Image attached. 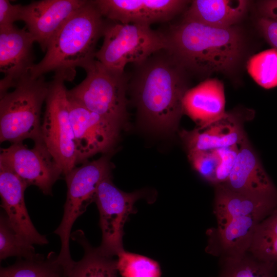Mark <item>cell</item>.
I'll use <instances>...</instances> for the list:
<instances>
[{"label": "cell", "instance_id": "obj_1", "mask_svg": "<svg viewBox=\"0 0 277 277\" xmlns=\"http://www.w3.org/2000/svg\"><path fill=\"white\" fill-rule=\"evenodd\" d=\"M186 72L166 48L134 64L128 90L138 117L147 125L165 133L177 128L189 89Z\"/></svg>", "mask_w": 277, "mask_h": 277}, {"label": "cell", "instance_id": "obj_2", "mask_svg": "<svg viewBox=\"0 0 277 277\" xmlns=\"http://www.w3.org/2000/svg\"><path fill=\"white\" fill-rule=\"evenodd\" d=\"M166 49L186 71L208 74L233 68L242 51V39L233 27L217 28L183 19L163 33Z\"/></svg>", "mask_w": 277, "mask_h": 277}, {"label": "cell", "instance_id": "obj_3", "mask_svg": "<svg viewBox=\"0 0 277 277\" xmlns=\"http://www.w3.org/2000/svg\"><path fill=\"white\" fill-rule=\"evenodd\" d=\"M106 23L94 1H87L51 39L44 57L31 68V77L53 71L65 81H72L76 67L83 68L95 59L96 46Z\"/></svg>", "mask_w": 277, "mask_h": 277}, {"label": "cell", "instance_id": "obj_4", "mask_svg": "<svg viewBox=\"0 0 277 277\" xmlns=\"http://www.w3.org/2000/svg\"><path fill=\"white\" fill-rule=\"evenodd\" d=\"M44 76L22 80L14 90L1 95L0 142H42L41 109L48 92Z\"/></svg>", "mask_w": 277, "mask_h": 277}, {"label": "cell", "instance_id": "obj_5", "mask_svg": "<svg viewBox=\"0 0 277 277\" xmlns=\"http://www.w3.org/2000/svg\"><path fill=\"white\" fill-rule=\"evenodd\" d=\"M86 78L68 90L71 99L122 127L127 119L128 75L110 69L96 59L83 68Z\"/></svg>", "mask_w": 277, "mask_h": 277}, {"label": "cell", "instance_id": "obj_6", "mask_svg": "<svg viewBox=\"0 0 277 277\" xmlns=\"http://www.w3.org/2000/svg\"><path fill=\"white\" fill-rule=\"evenodd\" d=\"M103 37V44L95 58L118 71H125L128 64L140 63L167 47L163 33L146 25L123 24L106 19Z\"/></svg>", "mask_w": 277, "mask_h": 277}, {"label": "cell", "instance_id": "obj_7", "mask_svg": "<svg viewBox=\"0 0 277 277\" xmlns=\"http://www.w3.org/2000/svg\"><path fill=\"white\" fill-rule=\"evenodd\" d=\"M109 159L103 156L91 162H86L75 167L65 175L67 184V197L61 222L54 233L58 235L61 248L58 260L66 268L74 263L70 252L69 240L71 229L76 220L94 202L100 183L111 175Z\"/></svg>", "mask_w": 277, "mask_h": 277}, {"label": "cell", "instance_id": "obj_8", "mask_svg": "<svg viewBox=\"0 0 277 277\" xmlns=\"http://www.w3.org/2000/svg\"><path fill=\"white\" fill-rule=\"evenodd\" d=\"M64 78L54 74L48 83L41 125L42 141L64 176L76 165V152Z\"/></svg>", "mask_w": 277, "mask_h": 277}, {"label": "cell", "instance_id": "obj_9", "mask_svg": "<svg viewBox=\"0 0 277 277\" xmlns=\"http://www.w3.org/2000/svg\"><path fill=\"white\" fill-rule=\"evenodd\" d=\"M143 196V192H124L116 187L111 175L100 184L95 196L100 213V226L102 233L99 250L104 254L117 256L124 250V226L130 214L136 212L135 202Z\"/></svg>", "mask_w": 277, "mask_h": 277}, {"label": "cell", "instance_id": "obj_10", "mask_svg": "<svg viewBox=\"0 0 277 277\" xmlns=\"http://www.w3.org/2000/svg\"><path fill=\"white\" fill-rule=\"evenodd\" d=\"M0 164L13 171L28 186H35L46 195L52 194L53 184L63 174L43 141L34 142L31 149L22 142L1 148Z\"/></svg>", "mask_w": 277, "mask_h": 277}, {"label": "cell", "instance_id": "obj_11", "mask_svg": "<svg viewBox=\"0 0 277 277\" xmlns=\"http://www.w3.org/2000/svg\"><path fill=\"white\" fill-rule=\"evenodd\" d=\"M69 111L76 152V165L106 152L117 141L118 125L69 99Z\"/></svg>", "mask_w": 277, "mask_h": 277}, {"label": "cell", "instance_id": "obj_12", "mask_svg": "<svg viewBox=\"0 0 277 277\" xmlns=\"http://www.w3.org/2000/svg\"><path fill=\"white\" fill-rule=\"evenodd\" d=\"M102 15L123 24L150 26L168 22L180 13L189 1L184 0H94Z\"/></svg>", "mask_w": 277, "mask_h": 277}, {"label": "cell", "instance_id": "obj_13", "mask_svg": "<svg viewBox=\"0 0 277 277\" xmlns=\"http://www.w3.org/2000/svg\"><path fill=\"white\" fill-rule=\"evenodd\" d=\"M34 42L26 27L19 29L13 25L0 29V70L4 74L0 81V95L30 75L35 64Z\"/></svg>", "mask_w": 277, "mask_h": 277}, {"label": "cell", "instance_id": "obj_14", "mask_svg": "<svg viewBox=\"0 0 277 277\" xmlns=\"http://www.w3.org/2000/svg\"><path fill=\"white\" fill-rule=\"evenodd\" d=\"M87 0H42L23 6L21 20L42 51L66 22Z\"/></svg>", "mask_w": 277, "mask_h": 277}, {"label": "cell", "instance_id": "obj_15", "mask_svg": "<svg viewBox=\"0 0 277 277\" xmlns=\"http://www.w3.org/2000/svg\"><path fill=\"white\" fill-rule=\"evenodd\" d=\"M28 187L16 173L0 164L1 206L11 226L28 243L46 245L49 243L48 240L37 231L26 207L24 192Z\"/></svg>", "mask_w": 277, "mask_h": 277}, {"label": "cell", "instance_id": "obj_16", "mask_svg": "<svg viewBox=\"0 0 277 277\" xmlns=\"http://www.w3.org/2000/svg\"><path fill=\"white\" fill-rule=\"evenodd\" d=\"M223 184L232 190L253 196H277V189L246 136L239 144L235 164Z\"/></svg>", "mask_w": 277, "mask_h": 277}, {"label": "cell", "instance_id": "obj_17", "mask_svg": "<svg viewBox=\"0 0 277 277\" xmlns=\"http://www.w3.org/2000/svg\"><path fill=\"white\" fill-rule=\"evenodd\" d=\"M241 116L226 113L203 128L182 130L180 134L188 152L212 151L239 145L246 136Z\"/></svg>", "mask_w": 277, "mask_h": 277}, {"label": "cell", "instance_id": "obj_18", "mask_svg": "<svg viewBox=\"0 0 277 277\" xmlns=\"http://www.w3.org/2000/svg\"><path fill=\"white\" fill-rule=\"evenodd\" d=\"M276 207L277 196L255 197L232 190L224 184L215 185L214 213L218 228L238 217L265 218Z\"/></svg>", "mask_w": 277, "mask_h": 277}, {"label": "cell", "instance_id": "obj_19", "mask_svg": "<svg viewBox=\"0 0 277 277\" xmlns=\"http://www.w3.org/2000/svg\"><path fill=\"white\" fill-rule=\"evenodd\" d=\"M225 102L223 82L216 78L207 79L186 92L183 102V113L198 128H203L226 113Z\"/></svg>", "mask_w": 277, "mask_h": 277}, {"label": "cell", "instance_id": "obj_20", "mask_svg": "<svg viewBox=\"0 0 277 277\" xmlns=\"http://www.w3.org/2000/svg\"><path fill=\"white\" fill-rule=\"evenodd\" d=\"M264 218L247 216L232 219L222 227L209 231L207 250L226 258L247 254L256 228Z\"/></svg>", "mask_w": 277, "mask_h": 277}, {"label": "cell", "instance_id": "obj_21", "mask_svg": "<svg viewBox=\"0 0 277 277\" xmlns=\"http://www.w3.org/2000/svg\"><path fill=\"white\" fill-rule=\"evenodd\" d=\"M248 4L244 0H194L184 19L217 28H230L242 18Z\"/></svg>", "mask_w": 277, "mask_h": 277}, {"label": "cell", "instance_id": "obj_22", "mask_svg": "<svg viewBox=\"0 0 277 277\" xmlns=\"http://www.w3.org/2000/svg\"><path fill=\"white\" fill-rule=\"evenodd\" d=\"M71 239L82 246L84 255L80 261H74L66 277H118L117 259L93 247L82 230L71 233Z\"/></svg>", "mask_w": 277, "mask_h": 277}, {"label": "cell", "instance_id": "obj_23", "mask_svg": "<svg viewBox=\"0 0 277 277\" xmlns=\"http://www.w3.org/2000/svg\"><path fill=\"white\" fill-rule=\"evenodd\" d=\"M67 270L51 251L46 258L41 254L34 259H19L14 264L1 267L0 277H66Z\"/></svg>", "mask_w": 277, "mask_h": 277}, {"label": "cell", "instance_id": "obj_24", "mask_svg": "<svg viewBox=\"0 0 277 277\" xmlns=\"http://www.w3.org/2000/svg\"><path fill=\"white\" fill-rule=\"evenodd\" d=\"M248 252L277 269V208L258 225Z\"/></svg>", "mask_w": 277, "mask_h": 277}, {"label": "cell", "instance_id": "obj_25", "mask_svg": "<svg viewBox=\"0 0 277 277\" xmlns=\"http://www.w3.org/2000/svg\"><path fill=\"white\" fill-rule=\"evenodd\" d=\"M41 254L37 253L33 245L22 238L14 230L3 211L0 216V260L11 256L19 259H34Z\"/></svg>", "mask_w": 277, "mask_h": 277}, {"label": "cell", "instance_id": "obj_26", "mask_svg": "<svg viewBox=\"0 0 277 277\" xmlns=\"http://www.w3.org/2000/svg\"><path fill=\"white\" fill-rule=\"evenodd\" d=\"M247 69L254 81L265 89L277 86V49L274 48L251 56Z\"/></svg>", "mask_w": 277, "mask_h": 277}, {"label": "cell", "instance_id": "obj_27", "mask_svg": "<svg viewBox=\"0 0 277 277\" xmlns=\"http://www.w3.org/2000/svg\"><path fill=\"white\" fill-rule=\"evenodd\" d=\"M220 277H277V269L247 254L226 258Z\"/></svg>", "mask_w": 277, "mask_h": 277}, {"label": "cell", "instance_id": "obj_28", "mask_svg": "<svg viewBox=\"0 0 277 277\" xmlns=\"http://www.w3.org/2000/svg\"><path fill=\"white\" fill-rule=\"evenodd\" d=\"M117 256V269L122 277H161L159 263L150 258L125 250Z\"/></svg>", "mask_w": 277, "mask_h": 277}, {"label": "cell", "instance_id": "obj_29", "mask_svg": "<svg viewBox=\"0 0 277 277\" xmlns=\"http://www.w3.org/2000/svg\"><path fill=\"white\" fill-rule=\"evenodd\" d=\"M188 157L195 171L205 180L213 184L219 158L214 150L188 152Z\"/></svg>", "mask_w": 277, "mask_h": 277}, {"label": "cell", "instance_id": "obj_30", "mask_svg": "<svg viewBox=\"0 0 277 277\" xmlns=\"http://www.w3.org/2000/svg\"><path fill=\"white\" fill-rule=\"evenodd\" d=\"M239 150V145L214 150L219 156V162L213 184H223L227 181L235 164Z\"/></svg>", "mask_w": 277, "mask_h": 277}, {"label": "cell", "instance_id": "obj_31", "mask_svg": "<svg viewBox=\"0 0 277 277\" xmlns=\"http://www.w3.org/2000/svg\"><path fill=\"white\" fill-rule=\"evenodd\" d=\"M23 6L13 5L8 0H0V29L14 25L21 20Z\"/></svg>", "mask_w": 277, "mask_h": 277}, {"label": "cell", "instance_id": "obj_32", "mask_svg": "<svg viewBox=\"0 0 277 277\" xmlns=\"http://www.w3.org/2000/svg\"><path fill=\"white\" fill-rule=\"evenodd\" d=\"M258 26L267 41L277 49V22L262 17Z\"/></svg>", "mask_w": 277, "mask_h": 277}, {"label": "cell", "instance_id": "obj_33", "mask_svg": "<svg viewBox=\"0 0 277 277\" xmlns=\"http://www.w3.org/2000/svg\"><path fill=\"white\" fill-rule=\"evenodd\" d=\"M259 9L262 17L277 22V0L261 1Z\"/></svg>", "mask_w": 277, "mask_h": 277}]
</instances>
